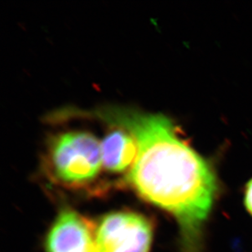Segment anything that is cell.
<instances>
[{"label":"cell","instance_id":"6da1fadb","mask_svg":"<svg viewBox=\"0 0 252 252\" xmlns=\"http://www.w3.org/2000/svg\"><path fill=\"white\" fill-rule=\"evenodd\" d=\"M108 118L129 129L138 145L124 183L176 219L182 252H202L205 224L219 191L212 166L162 114L119 111Z\"/></svg>","mask_w":252,"mask_h":252},{"label":"cell","instance_id":"7a4b0ae2","mask_svg":"<svg viewBox=\"0 0 252 252\" xmlns=\"http://www.w3.org/2000/svg\"><path fill=\"white\" fill-rule=\"evenodd\" d=\"M43 167L48 178L57 186L87 188L103 171L101 140L83 130L55 134L46 146Z\"/></svg>","mask_w":252,"mask_h":252},{"label":"cell","instance_id":"3957f363","mask_svg":"<svg viewBox=\"0 0 252 252\" xmlns=\"http://www.w3.org/2000/svg\"><path fill=\"white\" fill-rule=\"evenodd\" d=\"M95 234L99 252H150L153 226L143 215L119 211L101 217Z\"/></svg>","mask_w":252,"mask_h":252},{"label":"cell","instance_id":"277c9868","mask_svg":"<svg viewBox=\"0 0 252 252\" xmlns=\"http://www.w3.org/2000/svg\"><path fill=\"white\" fill-rule=\"evenodd\" d=\"M95 224L71 208L59 212L45 240L47 252H99Z\"/></svg>","mask_w":252,"mask_h":252},{"label":"cell","instance_id":"5b68a950","mask_svg":"<svg viewBox=\"0 0 252 252\" xmlns=\"http://www.w3.org/2000/svg\"><path fill=\"white\" fill-rule=\"evenodd\" d=\"M108 119V118H107ZM101 140L103 171L113 176H124V181L131 171L138 155V145L133 134L118 122Z\"/></svg>","mask_w":252,"mask_h":252},{"label":"cell","instance_id":"8992f818","mask_svg":"<svg viewBox=\"0 0 252 252\" xmlns=\"http://www.w3.org/2000/svg\"><path fill=\"white\" fill-rule=\"evenodd\" d=\"M244 205L248 213L252 216V179L248 181L245 186Z\"/></svg>","mask_w":252,"mask_h":252}]
</instances>
